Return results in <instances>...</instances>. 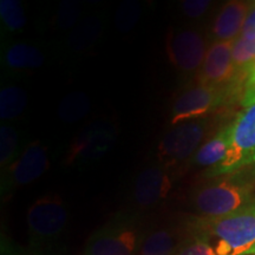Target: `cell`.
<instances>
[{"mask_svg":"<svg viewBox=\"0 0 255 255\" xmlns=\"http://www.w3.org/2000/svg\"><path fill=\"white\" fill-rule=\"evenodd\" d=\"M191 190V208L199 218H221L255 202V180L247 169L208 178Z\"/></svg>","mask_w":255,"mask_h":255,"instance_id":"1","label":"cell"},{"mask_svg":"<svg viewBox=\"0 0 255 255\" xmlns=\"http://www.w3.org/2000/svg\"><path fill=\"white\" fill-rule=\"evenodd\" d=\"M190 234L208 240L218 255H255V202L221 218L194 216Z\"/></svg>","mask_w":255,"mask_h":255,"instance_id":"2","label":"cell"},{"mask_svg":"<svg viewBox=\"0 0 255 255\" xmlns=\"http://www.w3.org/2000/svg\"><path fill=\"white\" fill-rule=\"evenodd\" d=\"M245 85L234 84L218 88L200 84L195 81L178 94L173 102L170 111V124L176 126L186 121L213 116L226 105L244 97Z\"/></svg>","mask_w":255,"mask_h":255,"instance_id":"3","label":"cell"},{"mask_svg":"<svg viewBox=\"0 0 255 255\" xmlns=\"http://www.w3.org/2000/svg\"><path fill=\"white\" fill-rule=\"evenodd\" d=\"M213 116L186 121L171 128L158 143L157 157L159 164L170 169L189 165L191 158L201 145L213 135Z\"/></svg>","mask_w":255,"mask_h":255,"instance_id":"4","label":"cell"},{"mask_svg":"<svg viewBox=\"0 0 255 255\" xmlns=\"http://www.w3.org/2000/svg\"><path fill=\"white\" fill-rule=\"evenodd\" d=\"M242 109L232 121V142L227 157L219 167L207 171L206 178L247 169L255 158V95L244 98Z\"/></svg>","mask_w":255,"mask_h":255,"instance_id":"5","label":"cell"},{"mask_svg":"<svg viewBox=\"0 0 255 255\" xmlns=\"http://www.w3.org/2000/svg\"><path fill=\"white\" fill-rule=\"evenodd\" d=\"M143 234L135 215L120 214L89 238L83 255H137Z\"/></svg>","mask_w":255,"mask_h":255,"instance_id":"6","label":"cell"},{"mask_svg":"<svg viewBox=\"0 0 255 255\" xmlns=\"http://www.w3.org/2000/svg\"><path fill=\"white\" fill-rule=\"evenodd\" d=\"M209 45L208 38L197 28H174L167 36L165 51L169 62L177 71L186 76H196Z\"/></svg>","mask_w":255,"mask_h":255,"instance_id":"7","label":"cell"},{"mask_svg":"<svg viewBox=\"0 0 255 255\" xmlns=\"http://www.w3.org/2000/svg\"><path fill=\"white\" fill-rule=\"evenodd\" d=\"M69 221V212L62 197L46 195L31 205L26 214L32 244L41 245L56 240Z\"/></svg>","mask_w":255,"mask_h":255,"instance_id":"8","label":"cell"},{"mask_svg":"<svg viewBox=\"0 0 255 255\" xmlns=\"http://www.w3.org/2000/svg\"><path fill=\"white\" fill-rule=\"evenodd\" d=\"M233 41L212 43L207 51L196 82L209 87L225 88L234 84L246 85L245 79L239 77L232 57Z\"/></svg>","mask_w":255,"mask_h":255,"instance_id":"9","label":"cell"},{"mask_svg":"<svg viewBox=\"0 0 255 255\" xmlns=\"http://www.w3.org/2000/svg\"><path fill=\"white\" fill-rule=\"evenodd\" d=\"M174 187V171L164 165H149L137 175L132 189L135 205L151 209L164 202Z\"/></svg>","mask_w":255,"mask_h":255,"instance_id":"10","label":"cell"},{"mask_svg":"<svg viewBox=\"0 0 255 255\" xmlns=\"http://www.w3.org/2000/svg\"><path fill=\"white\" fill-rule=\"evenodd\" d=\"M50 168L46 146L40 141H34L6 168V188H17L30 184L43 176Z\"/></svg>","mask_w":255,"mask_h":255,"instance_id":"11","label":"cell"},{"mask_svg":"<svg viewBox=\"0 0 255 255\" xmlns=\"http://www.w3.org/2000/svg\"><path fill=\"white\" fill-rule=\"evenodd\" d=\"M251 2L233 0L222 5L210 24L207 38L209 43L234 41L240 37Z\"/></svg>","mask_w":255,"mask_h":255,"instance_id":"12","label":"cell"},{"mask_svg":"<svg viewBox=\"0 0 255 255\" xmlns=\"http://www.w3.org/2000/svg\"><path fill=\"white\" fill-rule=\"evenodd\" d=\"M190 233L183 226L162 225L144 231L137 255H175Z\"/></svg>","mask_w":255,"mask_h":255,"instance_id":"13","label":"cell"},{"mask_svg":"<svg viewBox=\"0 0 255 255\" xmlns=\"http://www.w3.org/2000/svg\"><path fill=\"white\" fill-rule=\"evenodd\" d=\"M114 139L111 128L105 124H94L83 131L69 152L70 162H89L100 158L109 150Z\"/></svg>","mask_w":255,"mask_h":255,"instance_id":"14","label":"cell"},{"mask_svg":"<svg viewBox=\"0 0 255 255\" xmlns=\"http://www.w3.org/2000/svg\"><path fill=\"white\" fill-rule=\"evenodd\" d=\"M232 142V122L219 128L207 141L200 146L191 158L189 165L195 168L213 170L227 157ZM206 171V173H207Z\"/></svg>","mask_w":255,"mask_h":255,"instance_id":"15","label":"cell"},{"mask_svg":"<svg viewBox=\"0 0 255 255\" xmlns=\"http://www.w3.org/2000/svg\"><path fill=\"white\" fill-rule=\"evenodd\" d=\"M2 62L6 68L13 71H31L43 66L45 56L37 46L18 41L6 47L2 53Z\"/></svg>","mask_w":255,"mask_h":255,"instance_id":"16","label":"cell"},{"mask_svg":"<svg viewBox=\"0 0 255 255\" xmlns=\"http://www.w3.org/2000/svg\"><path fill=\"white\" fill-rule=\"evenodd\" d=\"M232 57L239 77L247 81L255 62V34H240L233 41Z\"/></svg>","mask_w":255,"mask_h":255,"instance_id":"17","label":"cell"},{"mask_svg":"<svg viewBox=\"0 0 255 255\" xmlns=\"http://www.w3.org/2000/svg\"><path fill=\"white\" fill-rule=\"evenodd\" d=\"M27 94L24 89L7 85L0 91V119L14 120L26 109Z\"/></svg>","mask_w":255,"mask_h":255,"instance_id":"18","label":"cell"},{"mask_svg":"<svg viewBox=\"0 0 255 255\" xmlns=\"http://www.w3.org/2000/svg\"><path fill=\"white\" fill-rule=\"evenodd\" d=\"M90 109V101L82 92H72L62 101L59 115L66 122H76L88 114Z\"/></svg>","mask_w":255,"mask_h":255,"instance_id":"19","label":"cell"},{"mask_svg":"<svg viewBox=\"0 0 255 255\" xmlns=\"http://www.w3.org/2000/svg\"><path fill=\"white\" fill-rule=\"evenodd\" d=\"M0 18L2 25L9 32H18L26 25V15L20 1L1 0L0 1Z\"/></svg>","mask_w":255,"mask_h":255,"instance_id":"20","label":"cell"},{"mask_svg":"<svg viewBox=\"0 0 255 255\" xmlns=\"http://www.w3.org/2000/svg\"><path fill=\"white\" fill-rule=\"evenodd\" d=\"M19 144L17 130L11 126L0 127V164L7 168L13 163Z\"/></svg>","mask_w":255,"mask_h":255,"instance_id":"21","label":"cell"},{"mask_svg":"<svg viewBox=\"0 0 255 255\" xmlns=\"http://www.w3.org/2000/svg\"><path fill=\"white\" fill-rule=\"evenodd\" d=\"M190 233V232H189ZM175 255H218L206 238L190 234L181 245Z\"/></svg>","mask_w":255,"mask_h":255,"instance_id":"22","label":"cell"},{"mask_svg":"<svg viewBox=\"0 0 255 255\" xmlns=\"http://www.w3.org/2000/svg\"><path fill=\"white\" fill-rule=\"evenodd\" d=\"M212 5L213 1L210 0H184L181 2L180 8L184 17L200 19L207 14Z\"/></svg>","mask_w":255,"mask_h":255,"instance_id":"23","label":"cell"},{"mask_svg":"<svg viewBox=\"0 0 255 255\" xmlns=\"http://www.w3.org/2000/svg\"><path fill=\"white\" fill-rule=\"evenodd\" d=\"M79 15V8L76 5H68L66 8L60 9L58 18H59V26L70 27L77 20Z\"/></svg>","mask_w":255,"mask_h":255,"instance_id":"24","label":"cell"},{"mask_svg":"<svg viewBox=\"0 0 255 255\" xmlns=\"http://www.w3.org/2000/svg\"><path fill=\"white\" fill-rule=\"evenodd\" d=\"M241 34H255V1L251 2L250 11H248Z\"/></svg>","mask_w":255,"mask_h":255,"instance_id":"25","label":"cell"},{"mask_svg":"<svg viewBox=\"0 0 255 255\" xmlns=\"http://www.w3.org/2000/svg\"><path fill=\"white\" fill-rule=\"evenodd\" d=\"M255 95V68L252 70L250 76H248L246 85H245V91H244V98L251 97V96Z\"/></svg>","mask_w":255,"mask_h":255,"instance_id":"26","label":"cell"},{"mask_svg":"<svg viewBox=\"0 0 255 255\" xmlns=\"http://www.w3.org/2000/svg\"><path fill=\"white\" fill-rule=\"evenodd\" d=\"M247 170H248V173L251 174V176L254 178L255 180V158H254V161H253V163H252L250 167L247 168Z\"/></svg>","mask_w":255,"mask_h":255,"instance_id":"27","label":"cell"},{"mask_svg":"<svg viewBox=\"0 0 255 255\" xmlns=\"http://www.w3.org/2000/svg\"><path fill=\"white\" fill-rule=\"evenodd\" d=\"M255 68V62H254V65H253V68H252V70H253ZM252 70H251V71H252ZM251 73V72H250Z\"/></svg>","mask_w":255,"mask_h":255,"instance_id":"28","label":"cell"}]
</instances>
